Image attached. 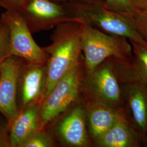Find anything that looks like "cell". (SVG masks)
I'll return each mask as SVG.
<instances>
[{
    "label": "cell",
    "mask_w": 147,
    "mask_h": 147,
    "mask_svg": "<svg viewBox=\"0 0 147 147\" xmlns=\"http://www.w3.org/2000/svg\"><path fill=\"white\" fill-rule=\"evenodd\" d=\"M98 147H132L138 145L136 133L121 116L110 128L94 141Z\"/></svg>",
    "instance_id": "13"
},
{
    "label": "cell",
    "mask_w": 147,
    "mask_h": 147,
    "mask_svg": "<svg viewBox=\"0 0 147 147\" xmlns=\"http://www.w3.org/2000/svg\"><path fill=\"white\" fill-rule=\"evenodd\" d=\"M82 82L81 63L60 79L52 90L42 100L37 130H44L54 120L77 100Z\"/></svg>",
    "instance_id": "4"
},
{
    "label": "cell",
    "mask_w": 147,
    "mask_h": 147,
    "mask_svg": "<svg viewBox=\"0 0 147 147\" xmlns=\"http://www.w3.org/2000/svg\"><path fill=\"white\" fill-rule=\"evenodd\" d=\"M53 2L62 5H68L74 3H77L83 2L91 1L90 0H51Z\"/></svg>",
    "instance_id": "23"
},
{
    "label": "cell",
    "mask_w": 147,
    "mask_h": 147,
    "mask_svg": "<svg viewBox=\"0 0 147 147\" xmlns=\"http://www.w3.org/2000/svg\"><path fill=\"white\" fill-rule=\"evenodd\" d=\"M11 55L9 30L0 21V63Z\"/></svg>",
    "instance_id": "18"
},
{
    "label": "cell",
    "mask_w": 147,
    "mask_h": 147,
    "mask_svg": "<svg viewBox=\"0 0 147 147\" xmlns=\"http://www.w3.org/2000/svg\"><path fill=\"white\" fill-rule=\"evenodd\" d=\"M47 81L46 64L24 61L18 81L17 102L19 110L42 101Z\"/></svg>",
    "instance_id": "9"
},
{
    "label": "cell",
    "mask_w": 147,
    "mask_h": 147,
    "mask_svg": "<svg viewBox=\"0 0 147 147\" xmlns=\"http://www.w3.org/2000/svg\"><path fill=\"white\" fill-rule=\"evenodd\" d=\"M41 102L20 109L8 127L11 147H19L21 143L37 130Z\"/></svg>",
    "instance_id": "12"
},
{
    "label": "cell",
    "mask_w": 147,
    "mask_h": 147,
    "mask_svg": "<svg viewBox=\"0 0 147 147\" xmlns=\"http://www.w3.org/2000/svg\"><path fill=\"white\" fill-rule=\"evenodd\" d=\"M0 21L9 30L11 55L27 62L46 64L47 53L35 42L26 22L18 11L7 10L2 14Z\"/></svg>",
    "instance_id": "5"
},
{
    "label": "cell",
    "mask_w": 147,
    "mask_h": 147,
    "mask_svg": "<svg viewBox=\"0 0 147 147\" xmlns=\"http://www.w3.org/2000/svg\"><path fill=\"white\" fill-rule=\"evenodd\" d=\"M126 98L132 118L137 127L147 130V84L141 81L128 84Z\"/></svg>",
    "instance_id": "14"
},
{
    "label": "cell",
    "mask_w": 147,
    "mask_h": 147,
    "mask_svg": "<svg viewBox=\"0 0 147 147\" xmlns=\"http://www.w3.org/2000/svg\"><path fill=\"white\" fill-rule=\"evenodd\" d=\"M11 147L9 136L5 129L0 127V147Z\"/></svg>",
    "instance_id": "21"
},
{
    "label": "cell",
    "mask_w": 147,
    "mask_h": 147,
    "mask_svg": "<svg viewBox=\"0 0 147 147\" xmlns=\"http://www.w3.org/2000/svg\"><path fill=\"white\" fill-rule=\"evenodd\" d=\"M24 61L11 55L0 63V113L7 119L8 127L19 112L18 86Z\"/></svg>",
    "instance_id": "7"
},
{
    "label": "cell",
    "mask_w": 147,
    "mask_h": 147,
    "mask_svg": "<svg viewBox=\"0 0 147 147\" xmlns=\"http://www.w3.org/2000/svg\"><path fill=\"white\" fill-rule=\"evenodd\" d=\"M146 144H147V136H146Z\"/></svg>",
    "instance_id": "24"
},
{
    "label": "cell",
    "mask_w": 147,
    "mask_h": 147,
    "mask_svg": "<svg viewBox=\"0 0 147 147\" xmlns=\"http://www.w3.org/2000/svg\"><path fill=\"white\" fill-rule=\"evenodd\" d=\"M85 109L89 132L94 141L108 130L121 116L110 104L94 97Z\"/></svg>",
    "instance_id": "11"
},
{
    "label": "cell",
    "mask_w": 147,
    "mask_h": 147,
    "mask_svg": "<svg viewBox=\"0 0 147 147\" xmlns=\"http://www.w3.org/2000/svg\"><path fill=\"white\" fill-rule=\"evenodd\" d=\"M15 9L21 14L31 32L47 30L65 22H80L65 6L51 0H23Z\"/></svg>",
    "instance_id": "6"
},
{
    "label": "cell",
    "mask_w": 147,
    "mask_h": 147,
    "mask_svg": "<svg viewBox=\"0 0 147 147\" xmlns=\"http://www.w3.org/2000/svg\"><path fill=\"white\" fill-rule=\"evenodd\" d=\"M81 45L87 75L111 57L125 58L131 47L125 38L107 35L88 24L81 23Z\"/></svg>",
    "instance_id": "3"
},
{
    "label": "cell",
    "mask_w": 147,
    "mask_h": 147,
    "mask_svg": "<svg viewBox=\"0 0 147 147\" xmlns=\"http://www.w3.org/2000/svg\"><path fill=\"white\" fill-rule=\"evenodd\" d=\"M23 0H0V5L5 8L6 10L15 9Z\"/></svg>",
    "instance_id": "20"
},
{
    "label": "cell",
    "mask_w": 147,
    "mask_h": 147,
    "mask_svg": "<svg viewBox=\"0 0 147 147\" xmlns=\"http://www.w3.org/2000/svg\"><path fill=\"white\" fill-rule=\"evenodd\" d=\"M105 7L112 11L132 16L137 11L132 7L129 0H104Z\"/></svg>",
    "instance_id": "17"
},
{
    "label": "cell",
    "mask_w": 147,
    "mask_h": 147,
    "mask_svg": "<svg viewBox=\"0 0 147 147\" xmlns=\"http://www.w3.org/2000/svg\"><path fill=\"white\" fill-rule=\"evenodd\" d=\"M131 18L137 30L147 42V9L137 11Z\"/></svg>",
    "instance_id": "19"
},
{
    "label": "cell",
    "mask_w": 147,
    "mask_h": 147,
    "mask_svg": "<svg viewBox=\"0 0 147 147\" xmlns=\"http://www.w3.org/2000/svg\"><path fill=\"white\" fill-rule=\"evenodd\" d=\"M82 23L100 28L112 35L129 38L134 43L147 47L132 20L131 17L112 11L93 1L64 5Z\"/></svg>",
    "instance_id": "2"
},
{
    "label": "cell",
    "mask_w": 147,
    "mask_h": 147,
    "mask_svg": "<svg viewBox=\"0 0 147 147\" xmlns=\"http://www.w3.org/2000/svg\"><path fill=\"white\" fill-rule=\"evenodd\" d=\"M88 76V88L94 98L110 105L119 101L121 89L110 63L104 61Z\"/></svg>",
    "instance_id": "10"
},
{
    "label": "cell",
    "mask_w": 147,
    "mask_h": 147,
    "mask_svg": "<svg viewBox=\"0 0 147 147\" xmlns=\"http://www.w3.org/2000/svg\"><path fill=\"white\" fill-rule=\"evenodd\" d=\"M81 26V22L79 21L59 24L51 36L52 43L42 48L47 56V81L42 100L63 76L80 63Z\"/></svg>",
    "instance_id": "1"
},
{
    "label": "cell",
    "mask_w": 147,
    "mask_h": 147,
    "mask_svg": "<svg viewBox=\"0 0 147 147\" xmlns=\"http://www.w3.org/2000/svg\"><path fill=\"white\" fill-rule=\"evenodd\" d=\"M55 146L53 136L44 130L33 132L21 143L19 147H51Z\"/></svg>",
    "instance_id": "15"
},
{
    "label": "cell",
    "mask_w": 147,
    "mask_h": 147,
    "mask_svg": "<svg viewBox=\"0 0 147 147\" xmlns=\"http://www.w3.org/2000/svg\"><path fill=\"white\" fill-rule=\"evenodd\" d=\"M135 44V69L140 81L147 84V47Z\"/></svg>",
    "instance_id": "16"
},
{
    "label": "cell",
    "mask_w": 147,
    "mask_h": 147,
    "mask_svg": "<svg viewBox=\"0 0 147 147\" xmlns=\"http://www.w3.org/2000/svg\"><path fill=\"white\" fill-rule=\"evenodd\" d=\"M135 11H144L147 9V0H129Z\"/></svg>",
    "instance_id": "22"
},
{
    "label": "cell",
    "mask_w": 147,
    "mask_h": 147,
    "mask_svg": "<svg viewBox=\"0 0 147 147\" xmlns=\"http://www.w3.org/2000/svg\"><path fill=\"white\" fill-rule=\"evenodd\" d=\"M71 106L56 118L58 119L53 133L64 146L87 147L89 140L86 127V109L81 105H74L73 107Z\"/></svg>",
    "instance_id": "8"
}]
</instances>
